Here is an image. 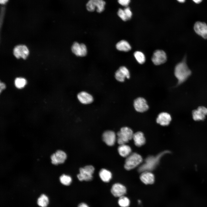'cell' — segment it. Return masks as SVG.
Segmentation results:
<instances>
[{"mask_svg": "<svg viewBox=\"0 0 207 207\" xmlns=\"http://www.w3.org/2000/svg\"><path fill=\"white\" fill-rule=\"evenodd\" d=\"M175 76L179 84L185 82L191 75V71L189 68L185 59L178 63L175 68Z\"/></svg>", "mask_w": 207, "mask_h": 207, "instance_id": "cell-1", "label": "cell"}, {"mask_svg": "<svg viewBox=\"0 0 207 207\" xmlns=\"http://www.w3.org/2000/svg\"><path fill=\"white\" fill-rule=\"evenodd\" d=\"M169 152L165 151L159 154L156 156H150L146 158L144 162L139 168V172H143L146 171H150L156 168L159 163L161 157L164 154Z\"/></svg>", "mask_w": 207, "mask_h": 207, "instance_id": "cell-2", "label": "cell"}, {"mask_svg": "<svg viewBox=\"0 0 207 207\" xmlns=\"http://www.w3.org/2000/svg\"><path fill=\"white\" fill-rule=\"evenodd\" d=\"M142 161V158L140 155L135 153H131L126 157L124 168L128 170L132 169L139 165Z\"/></svg>", "mask_w": 207, "mask_h": 207, "instance_id": "cell-3", "label": "cell"}, {"mask_svg": "<svg viewBox=\"0 0 207 207\" xmlns=\"http://www.w3.org/2000/svg\"><path fill=\"white\" fill-rule=\"evenodd\" d=\"M134 134L133 131L127 127H122L117 133V141L120 145L125 144L133 138Z\"/></svg>", "mask_w": 207, "mask_h": 207, "instance_id": "cell-4", "label": "cell"}, {"mask_svg": "<svg viewBox=\"0 0 207 207\" xmlns=\"http://www.w3.org/2000/svg\"><path fill=\"white\" fill-rule=\"evenodd\" d=\"M94 170V168L92 165H87L83 168H80V173L77 175V178L80 181H90L92 179V175Z\"/></svg>", "mask_w": 207, "mask_h": 207, "instance_id": "cell-5", "label": "cell"}, {"mask_svg": "<svg viewBox=\"0 0 207 207\" xmlns=\"http://www.w3.org/2000/svg\"><path fill=\"white\" fill-rule=\"evenodd\" d=\"M105 2L103 0H89L86 4L87 10L93 12L96 8L97 12L101 13L104 9Z\"/></svg>", "mask_w": 207, "mask_h": 207, "instance_id": "cell-6", "label": "cell"}, {"mask_svg": "<svg viewBox=\"0 0 207 207\" xmlns=\"http://www.w3.org/2000/svg\"><path fill=\"white\" fill-rule=\"evenodd\" d=\"M193 29L197 35L204 39H207V25L205 23L197 22L194 24Z\"/></svg>", "mask_w": 207, "mask_h": 207, "instance_id": "cell-7", "label": "cell"}, {"mask_svg": "<svg viewBox=\"0 0 207 207\" xmlns=\"http://www.w3.org/2000/svg\"><path fill=\"white\" fill-rule=\"evenodd\" d=\"M152 60L153 63L156 65H159L165 62L167 60V56L165 52L163 50H158L154 52Z\"/></svg>", "mask_w": 207, "mask_h": 207, "instance_id": "cell-8", "label": "cell"}, {"mask_svg": "<svg viewBox=\"0 0 207 207\" xmlns=\"http://www.w3.org/2000/svg\"><path fill=\"white\" fill-rule=\"evenodd\" d=\"M133 105L135 110L139 112H143L147 111L149 106L145 99L141 97H139L134 101Z\"/></svg>", "mask_w": 207, "mask_h": 207, "instance_id": "cell-9", "label": "cell"}, {"mask_svg": "<svg viewBox=\"0 0 207 207\" xmlns=\"http://www.w3.org/2000/svg\"><path fill=\"white\" fill-rule=\"evenodd\" d=\"M71 49L74 54L78 56H84L87 52L86 45L83 43L79 44L77 42L74 43L72 46Z\"/></svg>", "mask_w": 207, "mask_h": 207, "instance_id": "cell-10", "label": "cell"}, {"mask_svg": "<svg viewBox=\"0 0 207 207\" xmlns=\"http://www.w3.org/2000/svg\"><path fill=\"white\" fill-rule=\"evenodd\" d=\"M66 157L67 156L65 152L61 150H58L51 155V162L54 165L63 163L64 162Z\"/></svg>", "mask_w": 207, "mask_h": 207, "instance_id": "cell-11", "label": "cell"}, {"mask_svg": "<svg viewBox=\"0 0 207 207\" xmlns=\"http://www.w3.org/2000/svg\"><path fill=\"white\" fill-rule=\"evenodd\" d=\"M103 141L108 146H112L115 142L116 137L115 133L112 131L107 130L103 133L102 135Z\"/></svg>", "mask_w": 207, "mask_h": 207, "instance_id": "cell-12", "label": "cell"}, {"mask_svg": "<svg viewBox=\"0 0 207 207\" xmlns=\"http://www.w3.org/2000/svg\"><path fill=\"white\" fill-rule=\"evenodd\" d=\"M126 189L124 185L119 183L114 184L111 189V192L115 197H120L126 194Z\"/></svg>", "mask_w": 207, "mask_h": 207, "instance_id": "cell-13", "label": "cell"}, {"mask_svg": "<svg viewBox=\"0 0 207 207\" xmlns=\"http://www.w3.org/2000/svg\"><path fill=\"white\" fill-rule=\"evenodd\" d=\"M29 53V50L27 47L23 45L16 46L14 50V55L18 58L22 57L25 59L28 55Z\"/></svg>", "mask_w": 207, "mask_h": 207, "instance_id": "cell-14", "label": "cell"}, {"mask_svg": "<svg viewBox=\"0 0 207 207\" xmlns=\"http://www.w3.org/2000/svg\"><path fill=\"white\" fill-rule=\"evenodd\" d=\"M130 77V74L129 70L124 66L120 67L115 73L116 79L120 82H124L126 78H129Z\"/></svg>", "mask_w": 207, "mask_h": 207, "instance_id": "cell-15", "label": "cell"}, {"mask_svg": "<svg viewBox=\"0 0 207 207\" xmlns=\"http://www.w3.org/2000/svg\"><path fill=\"white\" fill-rule=\"evenodd\" d=\"M192 115L195 120H203L207 115V108L202 106L199 107L197 109L193 111Z\"/></svg>", "mask_w": 207, "mask_h": 207, "instance_id": "cell-16", "label": "cell"}, {"mask_svg": "<svg viewBox=\"0 0 207 207\" xmlns=\"http://www.w3.org/2000/svg\"><path fill=\"white\" fill-rule=\"evenodd\" d=\"M171 120L170 115L168 113L162 112L158 115L156 118V122L162 126H167Z\"/></svg>", "mask_w": 207, "mask_h": 207, "instance_id": "cell-17", "label": "cell"}, {"mask_svg": "<svg viewBox=\"0 0 207 207\" xmlns=\"http://www.w3.org/2000/svg\"><path fill=\"white\" fill-rule=\"evenodd\" d=\"M77 97L80 103L85 104L91 103L93 100V96L85 91H81L77 95Z\"/></svg>", "mask_w": 207, "mask_h": 207, "instance_id": "cell-18", "label": "cell"}, {"mask_svg": "<svg viewBox=\"0 0 207 207\" xmlns=\"http://www.w3.org/2000/svg\"><path fill=\"white\" fill-rule=\"evenodd\" d=\"M141 181L145 184H151L154 181V176L153 174L149 171L142 172L140 176Z\"/></svg>", "mask_w": 207, "mask_h": 207, "instance_id": "cell-19", "label": "cell"}, {"mask_svg": "<svg viewBox=\"0 0 207 207\" xmlns=\"http://www.w3.org/2000/svg\"><path fill=\"white\" fill-rule=\"evenodd\" d=\"M133 138L135 145L138 147L143 145L145 142V139L144 134L140 131L137 132L134 134Z\"/></svg>", "mask_w": 207, "mask_h": 207, "instance_id": "cell-20", "label": "cell"}, {"mask_svg": "<svg viewBox=\"0 0 207 207\" xmlns=\"http://www.w3.org/2000/svg\"><path fill=\"white\" fill-rule=\"evenodd\" d=\"M118 150L119 154L124 157H127L131 154V148L125 144L120 145L118 147Z\"/></svg>", "mask_w": 207, "mask_h": 207, "instance_id": "cell-21", "label": "cell"}, {"mask_svg": "<svg viewBox=\"0 0 207 207\" xmlns=\"http://www.w3.org/2000/svg\"><path fill=\"white\" fill-rule=\"evenodd\" d=\"M116 47L118 50L125 52L128 51L131 49L129 43L124 40H121L118 42L116 44Z\"/></svg>", "mask_w": 207, "mask_h": 207, "instance_id": "cell-22", "label": "cell"}, {"mask_svg": "<svg viewBox=\"0 0 207 207\" xmlns=\"http://www.w3.org/2000/svg\"><path fill=\"white\" fill-rule=\"evenodd\" d=\"M99 175L101 180L105 182H109L112 177L111 172L105 169H101L99 172Z\"/></svg>", "mask_w": 207, "mask_h": 207, "instance_id": "cell-23", "label": "cell"}, {"mask_svg": "<svg viewBox=\"0 0 207 207\" xmlns=\"http://www.w3.org/2000/svg\"><path fill=\"white\" fill-rule=\"evenodd\" d=\"M37 203L38 205L41 207H46L49 203L48 198L45 195L42 194L38 198Z\"/></svg>", "mask_w": 207, "mask_h": 207, "instance_id": "cell-24", "label": "cell"}, {"mask_svg": "<svg viewBox=\"0 0 207 207\" xmlns=\"http://www.w3.org/2000/svg\"><path fill=\"white\" fill-rule=\"evenodd\" d=\"M118 203L121 207H128L130 204V201L128 198L124 195L119 198Z\"/></svg>", "mask_w": 207, "mask_h": 207, "instance_id": "cell-25", "label": "cell"}, {"mask_svg": "<svg viewBox=\"0 0 207 207\" xmlns=\"http://www.w3.org/2000/svg\"><path fill=\"white\" fill-rule=\"evenodd\" d=\"M134 56L137 62L140 64H143L145 60V57L144 54L139 51H135L134 54Z\"/></svg>", "mask_w": 207, "mask_h": 207, "instance_id": "cell-26", "label": "cell"}, {"mask_svg": "<svg viewBox=\"0 0 207 207\" xmlns=\"http://www.w3.org/2000/svg\"><path fill=\"white\" fill-rule=\"evenodd\" d=\"M26 79L22 78H18L15 80V85L16 87L18 89L24 87L26 85Z\"/></svg>", "mask_w": 207, "mask_h": 207, "instance_id": "cell-27", "label": "cell"}, {"mask_svg": "<svg viewBox=\"0 0 207 207\" xmlns=\"http://www.w3.org/2000/svg\"><path fill=\"white\" fill-rule=\"evenodd\" d=\"M60 179L61 183L62 184L67 186L69 185L72 181V179L70 177L64 174L61 176Z\"/></svg>", "mask_w": 207, "mask_h": 207, "instance_id": "cell-28", "label": "cell"}, {"mask_svg": "<svg viewBox=\"0 0 207 207\" xmlns=\"http://www.w3.org/2000/svg\"><path fill=\"white\" fill-rule=\"evenodd\" d=\"M118 15L123 20L126 21L128 20L124 10L119 9L118 12Z\"/></svg>", "mask_w": 207, "mask_h": 207, "instance_id": "cell-29", "label": "cell"}, {"mask_svg": "<svg viewBox=\"0 0 207 207\" xmlns=\"http://www.w3.org/2000/svg\"><path fill=\"white\" fill-rule=\"evenodd\" d=\"M124 10L127 20H129L131 18L132 15V13L130 8L129 7H126Z\"/></svg>", "mask_w": 207, "mask_h": 207, "instance_id": "cell-30", "label": "cell"}, {"mask_svg": "<svg viewBox=\"0 0 207 207\" xmlns=\"http://www.w3.org/2000/svg\"><path fill=\"white\" fill-rule=\"evenodd\" d=\"M130 0H118L119 3L123 6H127L130 2Z\"/></svg>", "mask_w": 207, "mask_h": 207, "instance_id": "cell-31", "label": "cell"}, {"mask_svg": "<svg viewBox=\"0 0 207 207\" xmlns=\"http://www.w3.org/2000/svg\"><path fill=\"white\" fill-rule=\"evenodd\" d=\"M78 207H89V206L85 203H81L78 205Z\"/></svg>", "mask_w": 207, "mask_h": 207, "instance_id": "cell-32", "label": "cell"}, {"mask_svg": "<svg viewBox=\"0 0 207 207\" xmlns=\"http://www.w3.org/2000/svg\"><path fill=\"white\" fill-rule=\"evenodd\" d=\"M0 91L1 92L2 90H4L5 88V85L4 83H0Z\"/></svg>", "mask_w": 207, "mask_h": 207, "instance_id": "cell-33", "label": "cell"}, {"mask_svg": "<svg viewBox=\"0 0 207 207\" xmlns=\"http://www.w3.org/2000/svg\"><path fill=\"white\" fill-rule=\"evenodd\" d=\"M8 0H0L1 4H4Z\"/></svg>", "mask_w": 207, "mask_h": 207, "instance_id": "cell-34", "label": "cell"}, {"mask_svg": "<svg viewBox=\"0 0 207 207\" xmlns=\"http://www.w3.org/2000/svg\"><path fill=\"white\" fill-rule=\"evenodd\" d=\"M194 2L196 3H200L202 0H192Z\"/></svg>", "mask_w": 207, "mask_h": 207, "instance_id": "cell-35", "label": "cell"}, {"mask_svg": "<svg viewBox=\"0 0 207 207\" xmlns=\"http://www.w3.org/2000/svg\"><path fill=\"white\" fill-rule=\"evenodd\" d=\"M180 3H183L184 2L185 0H177Z\"/></svg>", "mask_w": 207, "mask_h": 207, "instance_id": "cell-36", "label": "cell"}]
</instances>
